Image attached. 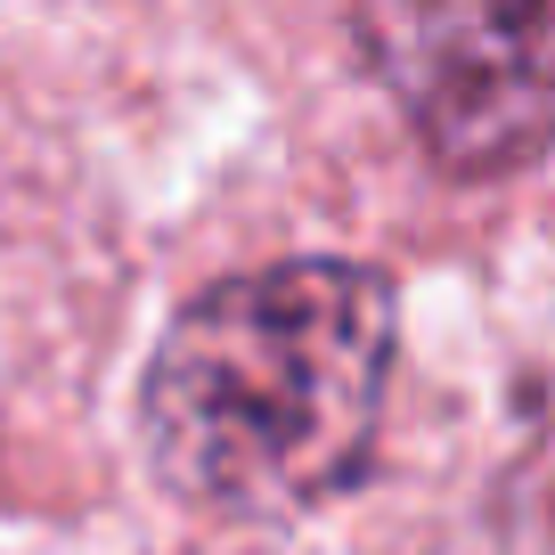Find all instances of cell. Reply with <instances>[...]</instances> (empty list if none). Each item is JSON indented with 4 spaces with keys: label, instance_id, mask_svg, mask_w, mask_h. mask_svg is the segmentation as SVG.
I'll use <instances>...</instances> for the list:
<instances>
[{
    "label": "cell",
    "instance_id": "cell-1",
    "mask_svg": "<svg viewBox=\"0 0 555 555\" xmlns=\"http://www.w3.org/2000/svg\"><path fill=\"white\" fill-rule=\"evenodd\" d=\"M392 376V286L360 261L237 270L164 327L139 434L212 522H295L360 482Z\"/></svg>",
    "mask_w": 555,
    "mask_h": 555
},
{
    "label": "cell",
    "instance_id": "cell-2",
    "mask_svg": "<svg viewBox=\"0 0 555 555\" xmlns=\"http://www.w3.org/2000/svg\"><path fill=\"white\" fill-rule=\"evenodd\" d=\"M351 34L441 172L499 180L555 147V9H367Z\"/></svg>",
    "mask_w": 555,
    "mask_h": 555
},
{
    "label": "cell",
    "instance_id": "cell-3",
    "mask_svg": "<svg viewBox=\"0 0 555 555\" xmlns=\"http://www.w3.org/2000/svg\"><path fill=\"white\" fill-rule=\"evenodd\" d=\"M490 555H555V434L515 457L490 506Z\"/></svg>",
    "mask_w": 555,
    "mask_h": 555
}]
</instances>
